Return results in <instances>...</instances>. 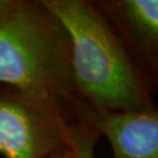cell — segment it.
<instances>
[{
	"instance_id": "cell-1",
	"label": "cell",
	"mask_w": 158,
	"mask_h": 158,
	"mask_svg": "<svg viewBox=\"0 0 158 158\" xmlns=\"http://www.w3.org/2000/svg\"><path fill=\"white\" fill-rule=\"evenodd\" d=\"M0 83L74 118L70 41L42 0H0Z\"/></svg>"
},
{
	"instance_id": "cell-2",
	"label": "cell",
	"mask_w": 158,
	"mask_h": 158,
	"mask_svg": "<svg viewBox=\"0 0 158 158\" xmlns=\"http://www.w3.org/2000/svg\"><path fill=\"white\" fill-rule=\"evenodd\" d=\"M67 31L77 101L100 110L156 109L153 93L95 1L42 0Z\"/></svg>"
},
{
	"instance_id": "cell-3",
	"label": "cell",
	"mask_w": 158,
	"mask_h": 158,
	"mask_svg": "<svg viewBox=\"0 0 158 158\" xmlns=\"http://www.w3.org/2000/svg\"><path fill=\"white\" fill-rule=\"evenodd\" d=\"M74 118L12 90L0 95V155L48 158L68 144Z\"/></svg>"
},
{
	"instance_id": "cell-4",
	"label": "cell",
	"mask_w": 158,
	"mask_h": 158,
	"mask_svg": "<svg viewBox=\"0 0 158 158\" xmlns=\"http://www.w3.org/2000/svg\"><path fill=\"white\" fill-rule=\"evenodd\" d=\"M151 91L158 90V0L95 1Z\"/></svg>"
},
{
	"instance_id": "cell-5",
	"label": "cell",
	"mask_w": 158,
	"mask_h": 158,
	"mask_svg": "<svg viewBox=\"0 0 158 158\" xmlns=\"http://www.w3.org/2000/svg\"><path fill=\"white\" fill-rule=\"evenodd\" d=\"M73 116L107 138L114 158H158V108L119 113L76 101Z\"/></svg>"
},
{
	"instance_id": "cell-6",
	"label": "cell",
	"mask_w": 158,
	"mask_h": 158,
	"mask_svg": "<svg viewBox=\"0 0 158 158\" xmlns=\"http://www.w3.org/2000/svg\"><path fill=\"white\" fill-rule=\"evenodd\" d=\"M100 135L85 122L74 118L68 131V141L77 158H96V142Z\"/></svg>"
},
{
	"instance_id": "cell-7",
	"label": "cell",
	"mask_w": 158,
	"mask_h": 158,
	"mask_svg": "<svg viewBox=\"0 0 158 158\" xmlns=\"http://www.w3.org/2000/svg\"><path fill=\"white\" fill-rule=\"evenodd\" d=\"M48 158H77V157H76V153H75L74 149L72 148V145L69 144V141H68V144L66 147L60 149L59 151L53 153Z\"/></svg>"
}]
</instances>
